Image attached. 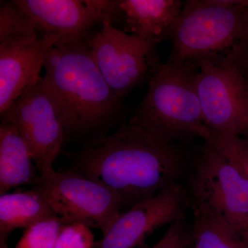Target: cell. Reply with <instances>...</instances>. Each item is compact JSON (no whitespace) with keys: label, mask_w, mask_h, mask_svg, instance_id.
<instances>
[{"label":"cell","mask_w":248,"mask_h":248,"mask_svg":"<svg viewBox=\"0 0 248 248\" xmlns=\"http://www.w3.org/2000/svg\"><path fill=\"white\" fill-rule=\"evenodd\" d=\"M192 63L205 125L212 133L248 138V73L242 58L199 59Z\"/></svg>","instance_id":"obj_6"},{"label":"cell","mask_w":248,"mask_h":248,"mask_svg":"<svg viewBox=\"0 0 248 248\" xmlns=\"http://www.w3.org/2000/svg\"><path fill=\"white\" fill-rule=\"evenodd\" d=\"M90 41V40H89ZM89 42L58 44L46 58L40 84L51 99L65 135L92 131L122 108L93 60Z\"/></svg>","instance_id":"obj_2"},{"label":"cell","mask_w":248,"mask_h":248,"mask_svg":"<svg viewBox=\"0 0 248 248\" xmlns=\"http://www.w3.org/2000/svg\"><path fill=\"white\" fill-rule=\"evenodd\" d=\"M248 181V138L226 133H212L209 141Z\"/></svg>","instance_id":"obj_17"},{"label":"cell","mask_w":248,"mask_h":248,"mask_svg":"<svg viewBox=\"0 0 248 248\" xmlns=\"http://www.w3.org/2000/svg\"><path fill=\"white\" fill-rule=\"evenodd\" d=\"M89 42L93 60L107 84L120 99L141 84L159 63L156 45L102 24Z\"/></svg>","instance_id":"obj_8"},{"label":"cell","mask_w":248,"mask_h":248,"mask_svg":"<svg viewBox=\"0 0 248 248\" xmlns=\"http://www.w3.org/2000/svg\"><path fill=\"white\" fill-rule=\"evenodd\" d=\"M40 36L56 35L58 44L89 42L99 24L84 1L14 0Z\"/></svg>","instance_id":"obj_12"},{"label":"cell","mask_w":248,"mask_h":248,"mask_svg":"<svg viewBox=\"0 0 248 248\" xmlns=\"http://www.w3.org/2000/svg\"><path fill=\"white\" fill-rule=\"evenodd\" d=\"M190 209L186 186H170L121 214L93 248H136L161 227L186 218Z\"/></svg>","instance_id":"obj_11"},{"label":"cell","mask_w":248,"mask_h":248,"mask_svg":"<svg viewBox=\"0 0 248 248\" xmlns=\"http://www.w3.org/2000/svg\"><path fill=\"white\" fill-rule=\"evenodd\" d=\"M184 4L179 0H121L117 20L123 22L124 32L157 46L169 38Z\"/></svg>","instance_id":"obj_13"},{"label":"cell","mask_w":248,"mask_h":248,"mask_svg":"<svg viewBox=\"0 0 248 248\" xmlns=\"http://www.w3.org/2000/svg\"><path fill=\"white\" fill-rule=\"evenodd\" d=\"M67 223L58 216L35 223L25 229L16 248H54Z\"/></svg>","instance_id":"obj_18"},{"label":"cell","mask_w":248,"mask_h":248,"mask_svg":"<svg viewBox=\"0 0 248 248\" xmlns=\"http://www.w3.org/2000/svg\"><path fill=\"white\" fill-rule=\"evenodd\" d=\"M8 238L9 236L0 234V248H9L7 244Z\"/></svg>","instance_id":"obj_24"},{"label":"cell","mask_w":248,"mask_h":248,"mask_svg":"<svg viewBox=\"0 0 248 248\" xmlns=\"http://www.w3.org/2000/svg\"><path fill=\"white\" fill-rule=\"evenodd\" d=\"M57 216L50 203L31 189L0 195V234L9 236L17 228H25Z\"/></svg>","instance_id":"obj_15"},{"label":"cell","mask_w":248,"mask_h":248,"mask_svg":"<svg viewBox=\"0 0 248 248\" xmlns=\"http://www.w3.org/2000/svg\"><path fill=\"white\" fill-rule=\"evenodd\" d=\"M188 248H246L237 233L221 217L194 215Z\"/></svg>","instance_id":"obj_16"},{"label":"cell","mask_w":248,"mask_h":248,"mask_svg":"<svg viewBox=\"0 0 248 248\" xmlns=\"http://www.w3.org/2000/svg\"><path fill=\"white\" fill-rule=\"evenodd\" d=\"M192 224L186 218L173 222L157 244L148 247L146 244L139 248H188L192 241Z\"/></svg>","instance_id":"obj_20"},{"label":"cell","mask_w":248,"mask_h":248,"mask_svg":"<svg viewBox=\"0 0 248 248\" xmlns=\"http://www.w3.org/2000/svg\"><path fill=\"white\" fill-rule=\"evenodd\" d=\"M40 80L1 113V120L16 127L32 155L38 174L43 176L55 170L53 162L61 151L65 132Z\"/></svg>","instance_id":"obj_9"},{"label":"cell","mask_w":248,"mask_h":248,"mask_svg":"<svg viewBox=\"0 0 248 248\" xmlns=\"http://www.w3.org/2000/svg\"><path fill=\"white\" fill-rule=\"evenodd\" d=\"M243 62H244V66L246 67L248 73V33L246 44H245L244 55H243Z\"/></svg>","instance_id":"obj_22"},{"label":"cell","mask_w":248,"mask_h":248,"mask_svg":"<svg viewBox=\"0 0 248 248\" xmlns=\"http://www.w3.org/2000/svg\"><path fill=\"white\" fill-rule=\"evenodd\" d=\"M32 190L50 203L57 216L68 223H81L108 232L124 208L118 194L75 170L40 176Z\"/></svg>","instance_id":"obj_7"},{"label":"cell","mask_w":248,"mask_h":248,"mask_svg":"<svg viewBox=\"0 0 248 248\" xmlns=\"http://www.w3.org/2000/svg\"><path fill=\"white\" fill-rule=\"evenodd\" d=\"M60 41L40 36L31 21L0 33V114L38 82L48 52Z\"/></svg>","instance_id":"obj_10"},{"label":"cell","mask_w":248,"mask_h":248,"mask_svg":"<svg viewBox=\"0 0 248 248\" xmlns=\"http://www.w3.org/2000/svg\"><path fill=\"white\" fill-rule=\"evenodd\" d=\"M240 238L242 240L246 248H248V224L246 229H245L244 232L240 235Z\"/></svg>","instance_id":"obj_23"},{"label":"cell","mask_w":248,"mask_h":248,"mask_svg":"<svg viewBox=\"0 0 248 248\" xmlns=\"http://www.w3.org/2000/svg\"><path fill=\"white\" fill-rule=\"evenodd\" d=\"M248 33V0H187L169 36L168 62L242 55Z\"/></svg>","instance_id":"obj_4"},{"label":"cell","mask_w":248,"mask_h":248,"mask_svg":"<svg viewBox=\"0 0 248 248\" xmlns=\"http://www.w3.org/2000/svg\"><path fill=\"white\" fill-rule=\"evenodd\" d=\"M84 1L99 24L109 21L114 25L120 12L119 1L86 0Z\"/></svg>","instance_id":"obj_21"},{"label":"cell","mask_w":248,"mask_h":248,"mask_svg":"<svg viewBox=\"0 0 248 248\" xmlns=\"http://www.w3.org/2000/svg\"><path fill=\"white\" fill-rule=\"evenodd\" d=\"M146 96L128 124L166 143L211 139L194 83L192 63H160L148 79Z\"/></svg>","instance_id":"obj_3"},{"label":"cell","mask_w":248,"mask_h":248,"mask_svg":"<svg viewBox=\"0 0 248 248\" xmlns=\"http://www.w3.org/2000/svg\"><path fill=\"white\" fill-rule=\"evenodd\" d=\"M95 244L91 228L81 223H67L54 248H93Z\"/></svg>","instance_id":"obj_19"},{"label":"cell","mask_w":248,"mask_h":248,"mask_svg":"<svg viewBox=\"0 0 248 248\" xmlns=\"http://www.w3.org/2000/svg\"><path fill=\"white\" fill-rule=\"evenodd\" d=\"M0 125V195L24 184L38 182L32 155L22 135L12 124L1 120Z\"/></svg>","instance_id":"obj_14"},{"label":"cell","mask_w":248,"mask_h":248,"mask_svg":"<svg viewBox=\"0 0 248 248\" xmlns=\"http://www.w3.org/2000/svg\"><path fill=\"white\" fill-rule=\"evenodd\" d=\"M187 174L193 216L221 217L240 236L248 224V181L209 141H204Z\"/></svg>","instance_id":"obj_5"},{"label":"cell","mask_w":248,"mask_h":248,"mask_svg":"<svg viewBox=\"0 0 248 248\" xmlns=\"http://www.w3.org/2000/svg\"><path fill=\"white\" fill-rule=\"evenodd\" d=\"M187 169L186 154L174 143L128 123L90 142L73 170L115 191L129 210L180 184Z\"/></svg>","instance_id":"obj_1"}]
</instances>
